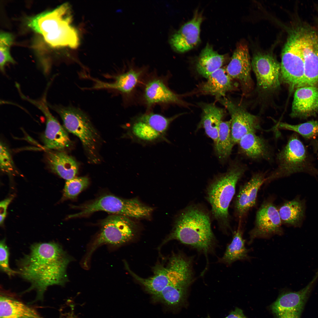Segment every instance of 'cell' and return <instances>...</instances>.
Segmentation results:
<instances>
[{
	"label": "cell",
	"mask_w": 318,
	"mask_h": 318,
	"mask_svg": "<svg viewBox=\"0 0 318 318\" xmlns=\"http://www.w3.org/2000/svg\"><path fill=\"white\" fill-rule=\"evenodd\" d=\"M214 144L215 152L220 159L223 160L228 158L234 145L231 137V120L221 122L218 138Z\"/></svg>",
	"instance_id": "32"
},
{
	"label": "cell",
	"mask_w": 318,
	"mask_h": 318,
	"mask_svg": "<svg viewBox=\"0 0 318 318\" xmlns=\"http://www.w3.org/2000/svg\"><path fill=\"white\" fill-rule=\"evenodd\" d=\"M125 132L122 137L143 145L169 141L166 136L157 132L145 122L135 117L123 127Z\"/></svg>",
	"instance_id": "20"
},
{
	"label": "cell",
	"mask_w": 318,
	"mask_h": 318,
	"mask_svg": "<svg viewBox=\"0 0 318 318\" xmlns=\"http://www.w3.org/2000/svg\"><path fill=\"white\" fill-rule=\"evenodd\" d=\"M70 8L64 4L54 9L30 18L29 27L42 35L45 42L54 47H77L79 37L77 31L72 25Z\"/></svg>",
	"instance_id": "3"
},
{
	"label": "cell",
	"mask_w": 318,
	"mask_h": 318,
	"mask_svg": "<svg viewBox=\"0 0 318 318\" xmlns=\"http://www.w3.org/2000/svg\"><path fill=\"white\" fill-rule=\"evenodd\" d=\"M276 159L278 167L266 177L265 183L298 173L318 176V168L313 158L296 132L290 136L286 145L277 155Z\"/></svg>",
	"instance_id": "5"
},
{
	"label": "cell",
	"mask_w": 318,
	"mask_h": 318,
	"mask_svg": "<svg viewBox=\"0 0 318 318\" xmlns=\"http://www.w3.org/2000/svg\"><path fill=\"white\" fill-rule=\"evenodd\" d=\"M126 266L130 274L154 297L160 294L168 284L170 274V270L168 266L165 267L161 265H158L154 269L153 276L146 279L141 278L135 274L127 265Z\"/></svg>",
	"instance_id": "30"
},
{
	"label": "cell",
	"mask_w": 318,
	"mask_h": 318,
	"mask_svg": "<svg viewBox=\"0 0 318 318\" xmlns=\"http://www.w3.org/2000/svg\"><path fill=\"white\" fill-rule=\"evenodd\" d=\"M143 97L148 107L161 104L184 105L179 96L171 91L164 81L159 78L152 79L146 83Z\"/></svg>",
	"instance_id": "22"
},
{
	"label": "cell",
	"mask_w": 318,
	"mask_h": 318,
	"mask_svg": "<svg viewBox=\"0 0 318 318\" xmlns=\"http://www.w3.org/2000/svg\"><path fill=\"white\" fill-rule=\"evenodd\" d=\"M11 200V198H9L5 199L0 202V223L1 225L2 224L4 221L6 214V210L7 207Z\"/></svg>",
	"instance_id": "39"
},
{
	"label": "cell",
	"mask_w": 318,
	"mask_h": 318,
	"mask_svg": "<svg viewBox=\"0 0 318 318\" xmlns=\"http://www.w3.org/2000/svg\"><path fill=\"white\" fill-rule=\"evenodd\" d=\"M89 184V180L86 177H78L67 180L64 191L63 198L74 199Z\"/></svg>",
	"instance_id": "35"
},
{
	"label": "cell",
	"mask_w": 318,
	"mask_h": 318,
	"mask_svg": "<svg viewBox=\"0 0 318 318\" xmlns=\"http://www.w3.org/2000/svg\"><path fill=\"white\" fill-rule=\"evenodd\" d=\"M46 160L50 169L62 178L68 180L74 177L78 167L77 163L71 156L61 151L48 150Z\"/></svg>",
	"instance_id": "24"
},
{
	"label": "cell",
	"mask_w": 318,
	"mask_h": 318,
	"mask_svg": "<svg viewBox=\"0 0 318 318\" xmlns=\"http://www.w3.org/2000/svg\"><path fill=\"white\" fill-rule=\"evenodd\" d=\"M208 318H210V317H208Z\"/></svg>",
	"instance_id": "41"
},
{
	"label": "cell",
	"mask_w": 318,
	"mask_h": 318,
	"mask_svg": "<svg viewBox=\"0 0 318 318\" xmlns=\"http://www.w3.org/2000/svg\"><path fill=\"white\" fill-rule=\"evenodd\" d=\"M238 143L242 154L253 159H269L271 152L268 145L262 138L250 132L246 134Z\"/></svg>",
	"instance_id": "26"
},
{
	"label": "cell",
	"mask_w": 318,
	"mask_h": 318,
	"mask_svg": "<svg viewBox=\"0 0 318 318\" xmlns=\"http://www.w3.org/2000/svg\"><path fill=\"white\" fill-rule=\"evenodd\" d=\"M306 201L298 196L284 202L278 210L282 223L294 227H300L305 217Z\"/></svg>",
	"instance_id": "28"
},
{
	"label": "cell",
	"mask_w": 318,
	"mask_h": 318,
	"mask_svg": "<svg viewBox=\"0 0 318 318\" xmlns=\"http://www.w3.org/2000/svg\"><path fill=\"white\" fill-rule=\"evenodd\" d=\"M266 178L264 174L256 173L240 187L234 203L235 215L239 219L244 217L255 205L258 191Z\"/></svg>",
	"instance_id": "19"
},
{
	"label": "cell",
	"mask_w": 318,
	"mask_h": 318,
	"mask_svg": "<svg viewBox=\"0 0 318 318\" xmlns=\"http://www.w3.org/2000/svg\"><path fill=\"white\" fill-rule=\"evenodd\" d=\"M48 105L60 116L66 130L80 139L90 159L97 163L99 160L97 151L100 137L87 115L72 106L49 103Z\"/></svg>",
	"instance_id": "6"
},
{
	"label": "cell",
	"mask_w": 318,
	"mask_h": 318,
	"mask_svg": "<svg viewBox=\"0 0 318 318\" xmlns=\"http://www.w3.org/2000/svg\"><path fill=\"white\" fill-rule=\"evenodd\" d=\"M202 15L195 12L193 17L180 28L170 38V42L173 49L180 53L188 51L196 47L200 41V27Z\"/></svg>",
	"instance_id": "17"
},
{
	"label": "cell",
	"mask_w": 318,
	"mask_h": 318,
	"mask_svg": "<svg viewBox=\"0 0 318 318\" xmlns=\"http://www.w3.org/2000/svg\"><path fill=\"white\" fill-rule=\"evenodd\" d=\"M70 261L61 246L56 243H36L28 254L18 261L17 274L31 283L26 292L35 290L36 301L42 300L47 288L63 285L67 280L66 269Z\"/></svg>",
	"instance_id": "1"
},
{
	"label": "cell",
	"mask_w": 318,
	"mask_h": 318,
	"mask_svg": "<svg viewBox=\"0 0 318 318\" xmlns=\"http://www.w3.org/2000/svg\"><path fill=\"white\" fill-rule=\"evenodd\" d=\"M281 78L290 92L300 87L304 76L301 28L290 31L281 54Z\"/></svg>",
	"instance_id": "8"
},
{
	"label": "cell",
	"mask_w": 318,
	"mask_h": 318,
	"mask_svg": "<svg viewBox=\"0 0 318 318\" xmlns=\"http://www.w3.org/2000/svg\"><path fill=\"white\" fill-rule=\"evenodd\" d=\"M249 251L245 247L242 231L239 227L235 231L231 242L227 246L220 261L229 265L237 260L249 259Z\"/></svg>",
	"instance_id": "31"
},
{
	"label": "cell",
	"mask_w": 318,
	"mask_h": 318,
	"mask_svg": "<svg viewBox=\"0 0 318 318\" xmlns=\"http://www.w3.org/2000/svg\"><path fill=\"white\" fill-rule=\"evenodd\" d=\"M0 267L1 270L6 273L9 277L14 276L17 271L11 269L9 265V252L5 239L0 241Z\"/></svg>",
	"instance_id": "37"
},
{
	"label": "cell",
	"mask_w": 318,
	"mask_h": 318,
	"mask_svg": "<svg viewBox=\"0 0 318 318\" xmlns=\"http://www.w3.org/2000/svg\"><path fill=\"white\" fill-rule=\"evenodd\" d=\"M318 113V87L306 86L295 91L290 116L292 118L307 119Z\"/></svg>",
	"instance_id": "18"
},
{
	"label": "cell",
	"mask_w": 318,
	"mask_h": 318,
	"mask_svg": "<svg viewBox=\"0 0 318 318\" xmlns=\"http://www.w3.org/2000/svg\"><path fill=\"white\" fill-rule=\"evenodd\" d=\"M0 165L2 171L9 173L13 171L14 165L10 152L4 144L0 143Z\"/></svg>",
	"instance_id": "38"
},
{
	"label": "cell",
	"mask_w": 318,
	"mask_h": 318,
	"mask_svg": "<svg viewBox=\"0 0 318 318\" xmlns=\"http://www.w3.org/2000/svg\"><path fill=\"white\" fill-rule=\"evenodd\" d=\"M278 210L270 201L264 203L257 211L254 226L249 233V242L256 238H266L283 233Z\"/></svg>",
	"instance_id": "14"
},
{
	"label": "cell",
	"mask_w": 318,
	"mask_h": 318,
	"mask_svg": "<svg viewBox=\"0 0 318 318\" xmlns=\"http://www.w3.org/2000/svg\"><path fill=\"white\" fill-rule=\"evenodd\" d=\"M0 318H44L33 308L13 298L0 297Z\"/></svg>",
	"instance_id": "27"
},
{
	"label": "cell",
	"mask_w": 318,
	"mask_h": 318,
	"mask_svg": "<svg viewBox=\"0 0 318 318\" xmlns=\"http://www.w3.org/2000/svg\"><path fill=\"white\" fill-rule=\"evenodd\" d=\"M207 79L206 81L199 85L198 92L201 94L214 96L217 100L225 97L227 92L235 89L236 85L227 73L225 69L220 68Z\"/></svg>",
	"instance_id": "23"
},
{
	"label": "cell",
	"mask_w": 318,
	"mask_h": 318,
	"mask_svg": "<svg viewBox=\"0 0 318 318\" xmlns=\"http://www.w3.org/2000/svg\"><path fill=\"white\" fill-rule=\"evenodd\" d=\"M13 41L11 34L1 32L0 34V68L3 73L5 72V66L7 63L14 64L15 62L10 55L9 48Z\"/></svg>",
	"instance_id": "36"
},
{
	"label": "cell",
	"mask_w": 318,
	"mask_h": 318,
	"mask_svg": "<svg viewBox=\"0 0 318 318\" xmlns=\"http://www.w3.org/2000/svg\"><path fill=\"white\" fill-rule=\"evenodd\" d=\"M226 108L231 117V135L234 144L244 135L260 129L259 120L256 116L241 106L225 97L218 100Z\"/></svg>",
	"instance_id": "13"
},
{
	"label": "cell",
	"mask_w": 318,
	"mask_h": 318,
	"mask_svg": "<svg viewBox=\"0 0 318 318\" xmlns=\"http://www.w3.org/2000/svg\"><path fill=\"white\" fill-rule=\"evenodd\" d=\"M225 60L224 55L219 54L207 43L198 57L196 65V70L200 75L207 78L221 68Z\"/></svg>",
	"instance_id": "29"
},
{
	"label": "cell",
	"mask_w": 318,
	"mask_h": 318,
	"mask_svg": "<svg viewBox=\"0 0 318 318\" xmlns=\"http://www.w3.org/2000/svg\"><path fill=\"white\" fill-rule=\"evenodd\" d=\"M142 74L141 69L130 68L123 73L113 77L114 80L110 82H103L89 76L88 77L95 83L92 87L86 89L111 90L122 95H128L137 87Z\"/></svg>",
	"instance_id": "21"
},
{
	"label": "cell",
	"mask_w": 318,
	"mask_h": 318,
	"mask_svg": "<svg viewBox=\"0 0 318 318\" xmlns=\"http://www.w3.org/2000/svg\"><path fill=\"white\" fill-rule=\"evenodd\" d=\"M47 93L38 100L30 98L29 102L43 113L46 120V127L43 136L45 147L50 150L61 151L69 147L70 140L67 133L49 110L47 99Z\"/></svg>",
	"instance_id": "10"
},
{
	"label": "cell",
	"mask_w": 318,
	"mask_h": 318,
	"mask_svg": "<svg viewBox=\"0 0 318 318\" xmlns=\"http://www.w3.org/2000/svg\"><path fill=\"white\" fill-rule=\"evenodd\" d=\"M101 226L100 232L93 245L92 250L104 244L122 245L130 241L134 236L135 224L125 216H109L102 221Z\"/></svg>",
	"instance_id": "9"
},
{
	"label": "cell",
	"mask_w": 318,
	"mask_h": 318,
	"mask_svg": "<svg viewBox=\"0 0 318 318\" xmlns=\"http://www.w3.org/2000/svg\"><path fill=\"white\" fill-rule=\"evenodd\" d=\"M246 170L244 165H233L226 172L215 177L206 189V198L212 214L225 230L230 228L228 208L235 193L237 183Z\"/></svg>",
	"instance_id": "4"
},
{
	"label": "cell",
	"mask_w": 318,
	"mask_h": 318,
	"mask_svg": "<svg viewBox=\"0 0 318 318\" xmlns=\"http://www.w3.org/2000/svg\"><path fill=\"white\" fill-rule=\"evenodd\" d=\"M202 113L197 129L203 128L206 135L215 143L218 137L219 127L225 115V111L213 103H200Z\"/></svg>",
	"instance_id": "25"
},
{
	"label": "cell",
	"mask_w": 318,
	"mask_h": 318,
	"mask_svg": "<svg viewBox=\"0 0 318 318\" xmlns=\"http://www.w3.org/2000/svg\"><path fill=\"white\" fill-rule=\"evenodd\" d=\"M251 65L259 89L269 92L280 87L281 65L272 54L256 53L252 57Z\"/></svg>",
	"instance_id": "11"
},
{
	"label": "cell",
	"mask_w": 318,
	"mask_h": 318,
	"mask_svg": "<svg viewBox=\"0 0 318 318\" xmlns=\"http://www.w3.org/2000/svg\"><path fill=\"white\" fill-rule=\"evenodd\" d=\"M173 240L206 254L212 250L215 240L209 213L198 205L187 207L177 217L172 232L163 244Z\"/></svg>",
	"instance_id": "2"
},
{
	"label": "cell",
	"mask_w": 318,
	"mask_h": 318,
	"mask_svg": "<svg viewBox=\"0 0 318 318\" xmlns=\"http://www.w3.org/2000/svg\"><path fill=\"white\" fill-rule=\"evenodd\" d=\"M182 115H177L170 117L153 112H146L136 116L149 125L159 133L166 136L167 132L172 122Z\"/></svg>",
	"instance_id": "33"
},
{
	"label": "cell",
	"mask_w": 318,
	"mask_h": 318,
	"mask_svg": "<svg viewBox=\"0 0 318 318\" xmlns=\"http://www.w3.org/2000/svg\"><path fill=\"white\" fill-rule=\"evenodd\" d=\"M276 127L293 131L306 140H312L318 137V121L317 120L310 121L297 125L279 122L277 124Z\"/></svg>",
	"instance_id": "34"
},
{
	"label": "cell",
	"mask_w": 318,
	"mask_h": 318,
	"mask_svg": "<svg viewBox=\"0 0 318 318\" xmlns=\"http://www.w3.org/2000/svg\"><path fill=\"white\" fill-rule=\"evenodd\" d=\"M73 207L80 211L69 215V218L84 216L101 211L129 218H146L150 216L153 210L137 198L125 199L111 195H104L91 202Z\"/></svg>",
	"instance_id": "7"
},
{
	"label": "cell",
	"mask_w": 318,
	"mask_h": 318,
	"mask_svg": "<svg viewBox=\"0 0 318 318\" xmlns=\"http://www.w3.org/2000/svg\"><path fill=\"white\" fill-rule=\"evenodd\" d=\"M251 67L248 47L245 44L240 43L237 45L225 68L226 72L232 80L239 82L243 89L248 90L252 86Z\"/></svg>",
	"instance_id": "16"
},
{
	"label": "cell",
	"mask_w": 318,
	"mask_h": 318,
	"mask_svg": "<svg viewBox=\"0 0 318 318\" xmlns=\"http://www.w3.org/2000/svg\"><path fill=\"white\" fill-rule=\"evenodd\" d=\"M318 279V271L304 288L297 292L281 294L271 307L277 318H301L306 302Z\"/></svg>",
	"instance_id": "12"
},
{
	"label": "cell",
	"mask_w": 318,
	"mask_h": 318,
	"mask_svg": "<svg viewBox=\"0 0 318 318\" xmlns=\"http://www.w3.org/2000/svg\"><path fill=\"white\" fill-rule=\"evenodd\" d=\"M301 31L304 76L299 87L316 86L318 85V33L302 28Z\"/></svg>",
	"instance_id": "15"
},
{
	"label": "cell",
	"mask_w": 318,
	"mask_h": 318,
	"mask_svg": "<svg viewBox=\"0 0 318 318\" xmlns=\"http://www.w3.org/2000/svg\"><path fill=\"white\" fill-rule=\"evenodd\" d=\"M225 318H247L244 315L243 311L238 308L232 311L230 314Z\"/></svg>",
	"instance_id": "40"
}]
</instances>
